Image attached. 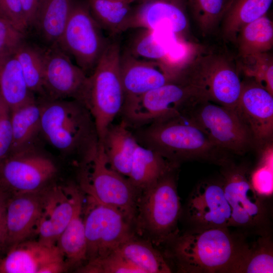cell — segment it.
<instances>
[{"mask_svg":"<svg viewBox=\"0 0 273 273\" xmlns=\"http://www.w3.org/2000/svg\"><path fill=\"white\" fill-rule=\"evenodd\" d=\"M92 15L87 3L75 2L63 32L55 44L72 57L89 76L94 71L110 39Z\"/></svg>","mask_w":273,"mask_h":273,"instance_id":"11","label":"cell"},{"mask_svg":"<svg viewBox=\"0 0 273 273\" xmlns=\"http://www.w3.org/2000/svg\"><path fill=\"white\" fill-rule=\"evenodd\" d=\"M235 63L221 53H203L184 64L180 78L201 88L208 101L235 111L242 89Z\"/></svg>","mask_w":273,"mask_h":273,"instance_id":"7","label":"cell"},{"mask_svg":"<svg viewBox=\"0 0 273 273\" xmlns=\"http://www.w3.org/2000/svg\"><path fill=\"white\" fill-rule=\"evenodd\" d=\"M15 57L18 61L30 90L43 96V77L44 51L24 40L16 50Z\"/></svg>","mask_w":273,"mask_h":273,"instance_id":"32","label":"cell"},{"mask_svg":"<svg viewBox=\"0 0 273 273\" xmlns=\"http://www.w3.org/2000/svg\"><path fill=\"white\" fill-rule=\"evenodd\" d=\"M120 46L110 39L93 72L88 76L82 103L90 111L100 141L124 101L120 69Z\"/></svg>","mask_w":273,"mask_h":273,"instance_id":"4","label":"cell"},{"mask_svg":"<svg viewBox=\"0 0 273 273\" xmlns=\"http://www.w3.org/2000/svg\"><path fill=\"white\" fill-rule=\"evenodd\" d=\"M58 173L55 161L36 144L0 163V187L11 195L37 192L52 185Z\"/></svg>","mask_w":273,"mask_h":273,"instance_id":"10","label":"cell"},{"mask_svg":"<svg viewBox=\"0 0 273 273\" xmlns=\"http://www.w3.org/2000/svg\"><path fill=\"white\" fill-rule=\"evenodd\" d=\"M11 195L3 190L0 193V251L6 252L7 236V207Z\"/></svg>","mask_w":273,"mask_h":273,"instance_id":"42","label":"cell"},{"mask_svg":"<svg viewBox=\"0 0 273 273\" xmlns=\"http://www.w3.org/2000/svg\"><path fill=\"white\" fill-rule=\"evenodd\" d=\"M87 4L97 22L111 35L130 29L131 4L121 0H88Z\"/></svg>","mask_w":273,"mask_h":273,"instance_id":"29","label":"cell"},{"mask_svg":"<svg viewBox=\"0 0 273 273\" xmlns=\"http://www.w3.org/2000/svg\"><path fill=\"white\" fill-rule=\"evenodd\" d=\"M186 215L191 228L231 227V209L221 177L203 180L195 186L188 199Z\"/></svg>","mask_w":273,"mask_h":273,"instance_id":"16","label":"cell"},{"mask_svg":"<svg viewBox=\"0 0 273 273\" xmlns=\"http://www.w3.org/2000/svg\"><path fill=\"white\" fill-rule=\"evenodd\" d=\"M236 41L238 56L267 53L273 46V24L266 14L246 25L239 31Z\"/></svg>","mask_w":273,"mask_h":273,"instance_id":"31","label":"cell"},{"mask_svg":"<svg viewBox=\"0 0 273 273\" xmlns=\"http://www.w3.org/2000/svg\"><path fill=\"white\" fill-rule=\"evenodd\" d=\"M120 69L125 98L138 97L178 80L174 70L167 64L139 59L126 51L121 52Z\"/></svg>","mask_w":273,"mask_h":273,"instance_id":"19","label":"cell"},{"mask_svg":"<svg viewBox=\"0 0 273 273\" xmlns=\"http://www.w3.org/2000/svg\"><path fill=\"white\" fill-rule=\"evenodd\" d=\"M234 0H186L192 15L204 35L218 26Z\"/></svg>","mask_w":273,"mask_h":273,"instance_id":"33","label":"cell"},{"mask_svg":"<svg viewBox=\"0 0 273 273\" xmlns=\"http://www.w3.org/2000/svg\"><path fill=\"white\" fill-rule=\"evenodd\" d=\"M75 0H41L32 26L50 46L59 40Z\"/></svg>","mask_w":273,"mask_h":273,"instance_id":"23","label":"cell"},{"mask_svg":"<svg viewBox=\"0 0 273 273\" xmlns=\"http://www.w3.org/2000/svg\"><path fill=\"white\" fill-rule=\"evenodd\" d=\"M36 235L37 241L40 243L50 246L56 245L57 239L53 224L43 213L38 223Z\"/></svg>","mask_w":273,"mask_h":273,"instance_id":"41","label":"cell"},{"mask_svg":"<svg viewBox=\"0 0 273 273\" xmlns=\"http://www.w3.org/2000/svg\"><path fill=\"white\" fill-rule=\"evenodd\" d=\"M115 251L143 273H170L171 269L163 255L150 241L136 237L134 234Z\"/></svg>","mask_w":273,"mask_h":273,"instance_id":"27","label":"cell"},{"mask_svg":"<svg viewBox=\"0 0 273 273\" xmlns=\"http://www.w3.org/2000/svg\"><path fill=\"white\" fill-rule=\"evenodd\" d=\"M41 0H20L24 17L28 26H31Z\"/></svg>","mask_w":273,"mask_h":273,"instance_id":"43","label":"cell"},{"mask_svg":"<svg viewBox=\"0 0 273 273\" xmlns=\"http://www.w3.org/2000/svg\"><path fill=\"white\" fill-rule=\"evenodd\" d=\"M24 40V33L0 17V61L15 54Z\"/></svg>","mask_w":273,"mask_h":273,"instance_id":"38","label":"cell"},{"mask_svg":"<svg viewBox=\"0 0 273 273\" xmlns=\"http://www.w3.org/2000/svg\"><path fill=\"white\" fill-rule=\"evenodd\" d=\"M186 0H150L133 7L130 29L168 30L182 38L188 31Z\"/></svg>","mask_w":273,"mask_h":273,"instance_id":"18","label":"cell"},{"mask_svg":"<svg viewBox=\"0 0 273 273\" xmlns=\"http://www.w3.org/2000/svg\"><path fill=\"white\" fill-rule=\"evenodd\" d=\"M13 141L10 110H6L0 117V163L10 153Z\"/></svg>","mask_w":273,"mask_h":273,"instance_id":"40","label":"cell"},{"mask_svg":"<svg viewBox=\"0 0 273 273\" xmlns=\"http://www.w3.org/2000/svg\"><path fill=\"white\" fill-rule=\"evenodd\" d=\"M251 244L241 233L239 252L232 272L270 273L273 272L272 243L269 232L258 235Z\"/></svg>","mask_w":273,"mask_h":273,"instance_id":"24","label":"cell"},{"mask_svg":"<svg viewBox=\"0 0 273 273\" xmlns=\"http://www.w3.org/2000/svg\"><path fill=\"white\" fill-rule=\"evenodd\" d=\"M76 271L84 273H143L116 251L88 261Z\"/></svg>","mask_w":273,"mask_h":273,"instance_id":"36","label":"cell"},{"mask_svg":"<svg viewBox=\"0 0 273 273\" xmlns=\"http://www.w3.org/2000/svg\"><path fill=\"white\" fill-rule=\"evenodd\" d=\"M140 29L141 31L135 34L125 51L138 59L162 62L171 67L166 59L167 48L161 41L157 32Z\"/></svg>","mask_w":273,"mask_h":273,"instance_id":"34","label":"cell"},{"mask_svg":"<svg viewBox=\"0 0 273 273\" xmlns=\"http://www.w3.org/2000/svg\"><path fill=\"white\" fill-rule=\"evenodd\" d=\"M41 136L62 157H76L79 166L89 162L99 145L94 118L87 108L74 99L40 97Z\"/></svg>","mask_w":273,"mask_h":273,"instance_id":"1","label":"cell"},{"mask_svg":"<svg viewBox=\"0 0 273 273\" xmlns=\"http://www.w3.org/2000/svg\"><path fill=\"white\" fill-rule=\"evenodd\" d=\"M83 222L86 262L112 253L133 233L132 224L119 211L88 197Z\"/></svg>","mask_w":273,"mask_h":273,"instance_id":"13","label":"cell"},{"mask_svg":"<svg viewBox=\"0 0 273 273\" xmlns=\"http://www.w3.org/2000/svg\"><path fill=\"white\" fill-rule=\"evenodd\" d=\"M250 132L256 147L272 144L273 138V95L261 84L246 77L235 109Z\"/></svg>","mask_w":273,"mask_h":273,"instance_id":"15","label":"cell"},{"mask_svg":"<svg viewBox=\"0 0 273 273\" xmlns=\"http://www.w3.org/2000/svg\"><path fill=\"white\" fill-rule=\"evenodd\" d=\"M242 63L238 64L239 71L246 77L261 84L273 95V63L272 58L267 53L240 57Z\"/></svg>","mask_w":273,"mask_h":273,"instance_id":"35","label":"cell"},{"mask_svg":"<svg viewBox=\"0 0 273 273\" xmlns=\"http://www.w3.org/2000/svg\"><path fill=\"white\" fill-rule=\"evenodd\" d=\"M178 166L169 162L154 150L139 144L134 151L127 178L131 185L140 191L176 169Z\"/></svg>","mask_w":273,"mask_h":273,"instance_id":"22","label":"cell"},{"mask_svg":"<svg viewBox=\"0 0 273 273\" xmlns=\"http://www.w3.org/2000/svg\"><path fill=\"white\" fill-rule=\"evenodd\" d=\"M0 253H1V251H0ZM0 258H1V256H0Z\"/></svg>","mask_w":273,"mask_h":273,"instance_id":"48","label":"cell"},{"mask_svg":"<svg viewBox=\"0 0 273 273\" xmlns=\"http://www.w3.org/2000/svg\"><path fill=\"white\" fill-rule=\"evenodd\" d=\"M79 176V188L88 197L117 210L132 224L139 191L110 167L100 143L94 157L80 167Z\"/></svg>","mask_w":273,"mask_h":273,"instance_id":"8","label":"cell"},{"mask_svg":"<svg viewBox=\"0 0 273 273\" xmlns=\"http://www.w3.org/2000/svg\"><path fill=\"white\" fill-rule=\"evenodd\" d=\"M99 143L110 167L127 177L139 145L133 132L122 120L119 124H111Z\"/></svg>","mask_w":273,"mask_h":273,"instance_id":"21","label":"cell"},{"mask_svg":"<svg viewBox=\"0 0 273 273\" xmlns=\"http://www.w3.org/2000/svg\"><path fill=\"white\" fill-rule=\"evenodd\" d=\"M0 258V273H40L48 264L65 260L57 245L27 239L11 248Z\"/></svg>","mask_w":273,"mask_h":273,"instance_id":"20","label":"cell"},{"mask_svg":"<svg viewBox=\"0 0 273 273\" xmlns=\"http://www.w3.org/2000/svg\"><path fill=\"white\" fill-rule=\"evenodd\" d=\"M51 185L39 191L10 196L7 207L5 253L13 246L36 235Z\"/></svg>","mask_w":273,"mask_h":273,"instance_id":"17","label":"cell"},{"mask_svg":"<svg viewBox=\"0 0 273 273\" xmlns=\"http://www.w3.org/2000/svg\"><path fill=\"white\" fill-rule=\"evenodd\" d=\"M240 241L228 228H191L170 243L178 271L214 273L232 272Z\"/></svg>","mask_w":273,"mask_h":273,"instance_id":"3","label":"cell"},{"mask_svg":"<svg viewBox=\"0 0 273 273\" xmlns=\"http://www.w3.org/2000/svg\"><path fill=\"white\" fill-rule=\"evenodd\" d=\"M251 185L260 196H271L273 192L272 144L262 149V154L257 166L250 174Z\"/></svg>","mask_w":273,"mask_h":273,"instance_id":"37","label":"cell"},{"mask_svg":"<svg viewBox=\"0 0 273 273\" xmlns=\"http://www.w3.org/2000/svg\"><path fill=\"white\" fill-rule=\"evenodd\" d=\"M83 200L77 205L74 215L60 235L56 245L63 255L68 270L77 268L86 261V243L83 219Z\"/></svg>","mask_w":273,"mask_h":273,"instance_id":"28","label":"cell"},{"mask_svg":"<svg viewBox=\"0 0 273 273\" xmlns=\"http://www.w3.org/2000/svg\"><path fill=\"white\" fill-rule=\"evenodd\" d=\"M221 166L224 195L231 209V227L246 234L268 232L264 197L252 187L247 167L231 159Z\"/></svg>","mask_w":273,"mask_h":273,"instance_id":"9","label":"cell"},{"mask_svg":"<svg viewBox=\"0 0 273 273\" xmlns=\"http://www.w3.org/2000/svg\"><path fill=\"white\" fill-rule=\"evenodd\" d=\"M138 143L161 154L169 162L204 161L222 165L229 153L217 147L207 134L185 115L161 119L135 129Z\"/></svg>","mask_w":273,"mask_h":273,"instance_id":"2","label":"cell"},{"mask_svg":"<svg viewBox=\"0 0 273 273\" xmlns=\"http://www.w3.org/2000/svg\"><path fill=\"white\" fill-rule=\"evenodd\" d=\"M199 126L219 148L242 155L256 147L253 137L236 112L203 100L183 114Z\"/></svg>","mask_w":273,"mask_h":273,"instance_id":"12","label":"cell"},{"mask_svg":"<svg viewBox=\"0 0 273 273\" xmlns=\"http://www.w3.org/2000/svg\"><path fill=\"white\" fill-rule=\"evenodd\" d=\"M174 171L139 193L133 222L139 233L157 245L170 242L178 234L181 206Z\"/></svg>","mask_w":273,"mask_h":273,"instance_id":"5","label":"cell"},{"mask_svg":"<svg viewBox=\"0 0 273 273\" xmlns=\"http://www.w3.org/2000/svg\"><path fill=\"white\" fill-rule=\"evenodd\" d=\"M148 1H150V0H134V2L138 4L144 3Z\"/></svg>","mask_w":273,"mask_h":273,"instance_id":"45","label":"cell"},{"mask_svg":"<svg viewBox=\"0 0 273 273\" xmlns=\"http://www.w3.org/2000/svg\"><path fill=\"white\" fill-rule=\"evenodd\" d=\"M3 191L2 189L0 187V193Z\"/></svg>","mask_w":273,"mask_h":273,"instance_id":"47","label":"cell"},{"mask_svg":"<svg viewBox=\"0 0 273 273\" xmlns=\"http://www.w3.org/2000/svg\"><path fill=\"white\" fill-rule=\"evenodd\" d=\"M8 109H9V108L4 102L0 94V117L6 110Z\"/></svg>","mask_w":273,"mask_h":273,"instance_id":"44","label":"cell"},{"mask_svg":"<svg viewBox=\"0 0 273 273\" xmlns=\"http://www.w3.org/2000/svg\"><path fill=\"white\" fill-rule=\"evenodd\" d=\"M0 94L10 111L35 99L14 54L0 61Z\"/></svg>","mask_w":273,"mask_h":273,"instance_id":"26","label":"cell"},{"mask_svg":"<svg viewBox=\"0 0 273 273\" xmlns=\"http://www.w3.org/2000/svg\"><path fill=\"white\" fill-rule=\"evenodd\" d=\"M0 17L9 21L24 33L29 27L20 0H0Z\"/></svg>","mask_w":273,"mask_h":273,"instance_id":"39","label":"cell"},{"mask_svg":"<svg viewBox=\"0 0 273 273\" xmlns=\"http://www.w3.org/2000/svg\"><path fill=\"white\" fill-rule=\"evenodd\" d=\"M13 141L10 153L37 144L41 136V112L34 99L10 111Z\"/></svg>","mask_w":273,"mask_h":273,"instance_id":"25","label":"cell"},{"mask_svg":"<svg viewBox=\"0 0 273 273\" xmlns=\"http://www.w3.org/2000/svg\"><path fill=\"white\" fill-rule=\"evenodd\" d=\"M205 100H208L201 88L184 80H178L141 96L125 98L120 114L128 128L136 129L181 115Z\"/></svg>","mask_w":273,"mask_h":273,"instance_id":"6","label":"cell"},{"mask_svg":"<svg viewBox=\"0 0 273 273\" xmlns=\"http://www.w3.org/2000/svg\"><path fill=\"white\" fill-rule=\"evenodd\" d=\"M87 77L58 46H50L44 51L43 94L40 97L74 99L82 103Z\"/></svg>","mask_w":273,"mask_h":273,"instance_id":"14","label":"cell"},{"mask_svg":"<svg viewBox=\"0 0 273 273\" xmlns=\"http://www.w3.org/2000/svg\"><path fill=\"white\" fill-rule=\"evenodd\" d=\"M121 1H123L126 2L127 3H128L131 4L134 3V0H121Z\"/></svg>","mask_w":273,"mask_h":273,"instance_id":"46","label":"cell"},{"mask_svg":"<svg viewBox=\"0 0 273 273\" xmlns=\"http://www.w3.org/2000/svg\"><path fill=\"white\" fill-rule=\"evenodd\" d=\"M272 0H234L222 20V35L235 41L246 25L266 14Z\"/></svg>","mask_w":273,"mask_h":273,"instance_id":"30","label":"cell"}]
</instances>
